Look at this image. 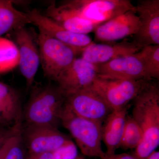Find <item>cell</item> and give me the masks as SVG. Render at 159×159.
Masks as SVG:
<instances>
[{
    "mask_svg": "<svg viewBox=\"0 0 159 159\" xmlns=\"http://www.w3.org/2000/svg\"><path fill=\"white\" fill-rule=\"evenodd\" d=\"M75 159H84V157L82 156H77V157Z\"/></svg>",
    "mask_w": 159,
    "mask_h": 159,
    "instance_id": "obj_29",
    "label": "cell"
},
{
    "mask_svg": "<svg viewBox=\"0 0 159 159\" xmlns=\"http://www.w3.org/2000/svg\"><path fill=\"white\" fill-rule=\"evenodd\" d=\"M14 34L18 51V65L29 89L33 85L40 64L39 51L34 38L25 26L16 29Z\"/></svg>",
    "mask_w": 159,
    "mask_h": 159,
    "instance_id": "obj_11",
    "label": "cell"
},
{
    "mask_svg": "<svg viewBox=\"0 0 159 159\" xmlns=\"http://www.w3.org/2000/svg\"><path fill=\"white\" fill-rule=\"evenodd\" d=\"M140 27L134 35L133 42L140 48L148 45H159V1H139L135 6Z\"/></svg>",
    "mask_w": 159,
    "mask_h": 159,
    "instance_id": "obj_9",
    "label": "cell"
},
{
    "mask_svg": "<svg viewBox=\"0 0 159 159\" xmlns=\"http://www.w3.org/2000/svg\"><path fill=\"white\" fill-rule=\"evenodd\" d=\"M98 75L127 79H147L139 51L97 66Z\"/></svg>",
    "mask_w": 159,
    "mask_h": 159,
    "instance_id": "obj_13",
    "label": "cell"
},
{
    "mask_svg": "<svg viewBox=\"0 0 159 159\" xmlns=\"http://www.w3.org/2000/svg\"><path fill=\"white\" fill-rule=\"evenodd\" d=\"M147 159H159V151H154L151 154Z\"/></svg>",
    "mask_w": 159,
    "mask_h": 159,
    "instance_id": "obj_28",
    "label": "cell"
},
{
    "mask_svg": "<svg viewBox=\"0 0 159 159\" xmlns=\"http://www.w3.org/2000/svg\"><path fill=\"white\" fill-rule=\"evenodd\" d=\"M28 24L30 22L27 12L16 9L12 1L0 0V37Z\"/></svg>",
    "mask_w": 159,
    "mask_h": 159,
    "instance_id": "obj_19",
    "label": "cell"
},
{
    "mask_svg": "<svg viewBox=\"0 0 159 159\" xmlns=\"http://www.w3.org/2000/svg\"><path fill=\"white\" fill-rule=\"evenodd\" d=\"M21 136L29 154L56 151L73 143L58 129L50 126L22 125Z\"/></svg>",
    "mask_w": 159,
    "mask_h": 159,
    "instance_id": "obj_7",
    "label": "cell"
},
{
    "mask_svg": "<svg viewBox=\"0 0 159 159\" xmlns=\"http://www.w3.org/2000/svg\"><path fill=\"white\" fill-rule=\"evenodd\" d=\"M134 100L132 117L142 129V139L132 155L147 159L159 144L158 85L149 81Z\"/></svg>",
    "mask_w": 159,
    "mask_h": 159,
    "instance_id": "obj_1",
    "label": "cell"
},
{
    "mask_svg": "<svg viewBox=\"0 0 159 159\" xmlns=\"http://www.w3.org/2000/svg\"><path fill=\"white\" fill-rule=\"evenodd\" d=\"M21 129L6 142L0 153V159H25Z\"/></svg>",
    "mask_w": 159,
    "mask_h": 159,
    "instance_id": "obj_23",
    "label": "cell"
},
{
    "mask_svg": "<svg viewBox=\"0 0 159 159\" xmlns=\"http://www.w3.org/2000/svg\"><path fill=\"white\" fill-rule=\"evenodd\" d=\"M142 139V131L139 124L132 117L127 116L119 148L124 150L135 149Z\"/></svg>",
    "mask_w": 159,
    "mask_h": 159,
    "instance_id": "obj_21",
    "label": "cell"
},
{
    "mask_svg": "<svg viewBox=\"0 0 159 159\" xmlns=\"http://www.w3.org/2000/svg\"><path fill=\"white\" fill-rule=\"evenodd\" d=\"M27 159H55L54 153L52 152H42V153L29 154Z\"/></svg>",
    "mask_w": 159,
    "mask_h": 159,
    "instance_id": "obj_26",
    "label": "cell"
},
{
    "mask_svg": "<svg viewBox=\"0 0 159 159\" xmlns=\"http://www.w3.org/2000/svg\"><path fill=\"white\" fill-rule=\"evenodd\" d=\"M18 51L11 41L0 37V73L9 70L18 65Z\"/></svg>",
    "mask_w": 159,
    "mask_h": 159,
    "instance_id": "obj_22",
    "label": "cell"
},
{
    "mask_svg": "<svg viewBox=\"0 0 159 159\" xmlns=\"http://www.w3.org/2000/svg\"><path fill=\"white\" fill-rule=\"evenodd\" d=\"M147 79L159 78V45H148L139 51Z\"/></svg>",
    "mask_w": 159,
    "mask_h": 159,
    "instance_id": "obj_20",
    "label": "cell"
},
{
    "mask_svg": "<svg viewBox=\"0 0 159 159\" xmlns=\"http://www.w3.org/2000/svg\"><path fill=\"white\" fill-rule=\"evenodd\" d=\"M27 13L30 24L37 27L39 31L81 52L93 43L88 34L71 32L36 9H33Z\"/></svg>",
    "mask_w": 159,
    "mask_h": 159,
    "instance_id": "obj_12",
    "label": "cell"
},
{
    "mask_svg": "<svg viewBox=\"0 0 159 159\" xmlns=\"http://www.w3.org/2000/svg\"><path fill=\"white\" fill-rule=\"evenodd\" d=\"M65 101V96L58 86L49 85L36 89L23 112L24 125L58 129Z\"/></svg>",
    "mask_w": 159,
    "mask_h": 159,
    "instance_id": "obj_2",
    "label": "cell"
},
{
    "mask_svg": "<svg viewBox=\"0 0 159 159\" xmlns=\"http://www.w3.org/2000/svg\"><path fill=\"white\" fill-rule=\"evenodd\" d=\"M23 113L18 93L0 81V125L10 126L23 122Z\"/></svg>",
    "mask_w": 159,
    "mask_h": 159,
    "instance_id": "obj_17",
    "label": "cell"
},
{
    "mask_svg": "<svg viewBox=\"0 0 159 159\" xmlns=\"http://www.w3.org/2000/svg\"><path fill=\"white\" fill-rule=\"evenodd\" d=\"M46 16L67 30L78 34H87L99 26L80 17L64 5L57 6L54 2L48 7Z\"/></svg>",
    "mask_w": 159,
    "mask_h": 159,
    "instance_id": "obj_18",
    "label": "cell"
},
{
    "mask_svg": "<svg viewBox=\"0 0 159 159\" xmlns=\"http://www.w3.org/2000/svg\"><path fill=\"white\" fill-rule=\"evenodd\" d=\"M38 43L40 62L44 75L55 81L61 73L76 58L77 53L81 51L41 31H39Z\"/></svg>",
    "mask_w": 159,
    "mask_h": 159,
    "instance_id": "obj_4",
    "label": "cell"
},
{
    "mask_svg": "<svg viewBox=\"0 0 159 159\" xmlns=\"http://www.w3.org/2000/svg\"><path fill=\"white\" fill-rule=\"evenodd\" d=\"M140 27L135 10H130L99 25L95 30V38L102 42H110L135 35Z\"/></svg>",
    "mask_w": 159,
    "mask_h": 159,
    "instance_id": "obj_14",
    "label": "cell"
},
{
    "mask_svg": "<svg viewBox=\"0 0 159 159\" xmlns=\"http://www.w3.org/2000/svg\"><path fill=\"white\" fill-rule=\"evenodd\" d=\"M128 107L112 111L102 123V141L104 142L107 155L115 154L119 148L124 131Z\"/></svg>",
    "mask_w": 159,
    "mask_h": 159,
    "instance_id": "obj_16",
    "label": "cell"
},
{
    "mask_svg": "<svg viewBox=\"0 0 159 159\" xmlns=\"http://www.w3.org/2000/svg\"><path fill=\"white\" fill-rule=\"evenodd\" d=\"M98 76L97 66L81 58H76L61 73L56 82L65 95L89 88Z\"/></svg>",
    "mask_w": 159,
    "mask_h": 159,
    "instance_id": "obj_10",
    "label": "cell"
},
{
    "mask_svg": "<svg viewBox=\"0 0 159 159\" xmlns=\"http://www.w3.org/2000/svg\"><path fill=\"white\" fill-rule=\"evenodd\" d=\"M61 124L70 133L83 154L104 159L102 148V123L77 116L65 103L61 118Z\"/></svg>",
    "mask_w": 159,
    "mask_h": 159,
    "instance_id": "obj_3",
    "label": "cell"
},
{
    "mask_svg": "<svg viewBox=\"0 0 159 159\" xmlns=\"http://www.w3.org/2000/svg\"><path fill=\"white\" fill-rule=\"evenodd\" d=\"M22 125L21 122L7 127H0V153L8 140L21 129Z\"/></svg>",
    "mask_w": 159,
    "mask_h": 159,
    "instance_id": "obj_24",
    "label": "cell"
},
{
    "mask_svg": "<svg viewBox=\"0 0 159 159\" xmlns=\"http://www.w3.org/2000/svg\"><path fill=\"white\" fill-rule=\"evenodd\" d=\"M151 80L127 79L98 75L91 87L105 100L113 110L127 106Z\"/></svg>",
    "mask_w": 159,
    "mask_h": 159,
    "instance_id": "obj_5",
    "label": "cell"
},
{
    "mask_svg": "<svg viewBox=\"0 0 159 159\" xmlns=\"http://www.w3.org/2000/svg\"><path fill=\"white\" fill-rule=\"evenodd\" d=\"M63 5L80 17L99 25L130 10H135L129 0H74Z\"/></svg>",
    "mask_w": 159,
    "mask_h": 159,
    "instance_id": "obj_6",
    "label": "cell"
},
{
    "mask_svg": "<svg viewBox=\"0 0 159 159\" xmlns=\"http://www.w3.org/2000/svg\"><path fill=\"white\" fill-rule=\"evenodd\" d=\"M104 159H135L132 155L128 154L127 153H122L119 154H114L112 155H106Z\"/></svg>",
    "mask_w": 159,
    "mask_h": 159,
    "instance_id": "obj_27",
    "label": "cell"
},
{
    "mask_svg": "<svg viewBox=\"0 0 159 159\" xmlns=\"http://www.w3.org/2000/svg\"><path fill=\"white\" fill-rule=\"evenodd\" d=\"M66 103L77 116L103 123L112 109L92 87L65 95Z\"/></svg>",
    "mask_w": 159,
    "mask_h": 159,
    "instance_id": "obj_8",
    "label": "cell"
},
{
    "mask_svg": "<svg viewBox=\"0 0 159 159\" xmlns=\"http://www.w3.org/2000/svg\"><path fill=\"white\" fill-rule=\"evenodd\" d=\"M55 159H75L77 157L74 143L64 146L53 152Z\"/></svg>",
    "mask_w": 159,
    "mask_h": 159,
    "instance_id": "obj_25",
    "label": "cell"
},
{
    "mask_svg": "<svg viewBox=\"0 0 159 159\" xmlns=\"http://www.w3.org/2000/svg\"><path fill=\"white\" fill-rule=\"evenodd\" d=\"M141 50L133 42L128 41L114 44L93 43L84 49L81 57L92 64L98 66L118 57L134 54Z\"/></svg>",
    "mask_w": 159,
    "mask_h": 159,
    "instance_id": "obj_15",
    "label": "cell"
}]
</instances>
